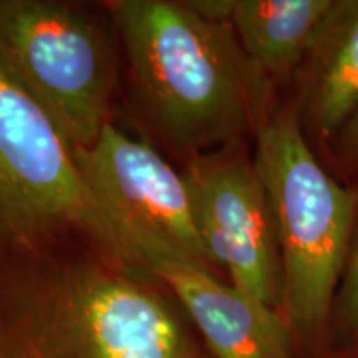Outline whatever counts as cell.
I'll return each mask as SVG.
<instances>
[{"instance_id": "cell-1", "label": "cell", "mask_w": 358, "mask_h": 358, "mask_svg": "<svg viewBox=\"0 0 358 358\" xmlns=\"http://www.w3.org/2000/svg\"><path fill=\"white\" fill-rule=\"evenodd\" d=\"M178 306L98 244L0 261V358H199Z\"/></svg>"}, {"instance_id": "cell-2", "label": "cell", "mask_w": 358, "mask_h": 358, "mask_svg": "<svg viewBox=\"0 0 358 358\" xmlns=\"http://www.w3.org/2000/svg\"><path fill=\"white\" fill-rule=\"evenodd\" d=\"M105 10L143 113L169 146L187 159L256 138L271 110V80L231 24L171 0H115Z\"/></svg>"}, {"instance_id": "cell-3", "label": "cell", "mask_w": 358, "mask_h": 358, "mask_svg": "<svg viewBox=\"0 0 358 358\" xmlns=\"http://www.w3.org/2000/svg\"><path fill=\"white\" fill-rule=\"evenodd\" d=\"M254 164L266 187L282 264V317L299 334L325 325L350 259L358 192L317 161L297 108H272L257 129Z\"/></svg>"}, {"instance_id": "cell-4", "label": "cell", "mask_w": 358, "mask_h": 358, "mask_svg": "<svg viewBox=\"0 0 358 358\" xmlns=\"http://www.w3.org/2000/svg\"><path fill=\"white\" fill-rule=\"evenodd\" d=\"M92 243L134 264L55 123L0 75V261Z\"/></svg>"}, {"instance_id": "cell-5", "label": "cell", "mask_w": 358, "mask_h": 358, "mask_svg": "<svg viewBox=\"0 0 358 358\" xmlns=\"http://www.w3.org/2000/svg\"><path fill=\"white\" fill-rule=\"evenodd\" d=\"M80 3L0 0V75L55 123L69 145L88 148L110 122L116 40Z\"/></svg>"}, {"instance_id": "cell-6", "label": "cell", "mask_w": 358, "mask_h": 358, "mask_svg": "<svg viewBox=\"0 0 358 358\" xmlns=\"http://www.w3.org/2000/svg\"><path fill=\"white\" fill-rule=\"evenodd\" d=\"M182 174L214 267L227 271L232 285L280 313L279 243L254 159L241 146H227L187 158Z\"/></svg>"}, {"instance_id": "cell-7", "label": "cell", "mask_w": 358, "mask_h": 358, "mask_svg": "<svg viewBox=\"0 0 358 358\" xmlns=\"http://www.w3.org/2000/svg\"><path fill=\"white\" fill-rule=\"evenodd\" d=\"M73 153L80 173L129 252L134 241H151L217 272L201 239L185 174L150 143L108 123L93 145L75 148Z\"/></svg>"}, {"instance_id": "cell-8", "label": "cell", "mask_w": 358, "mask_h": 358, "mask_svg": "<svg viewBox=\"0 0 358 358\" xmlns=\"http://www.w3.org/2000/svg\"><path fill=\"white\" fill-rule=\"evenodd\" d=\"M131 249L138 266L189 317L213 358H294L292 329L274 308L163 245L134 241Z\"/></svg>"}, {"instance_id": "cell-9", "label": "cell", "mask_w": 358, "mask_h": 358, "mask_svg": "<svg viewBox=\"0 0 358 358\" xmlns=\"http://www.w3.org/2000/svg\"><path fill=\"white\" fill-rule=\"evenodd\" d=\"M301 105L322 140L335 138L358 110V0H337L303 62Z\"/></svg>"}, {"instance_id": "cell-10", "label": "cell", "mask_w": 358, "mask_h": 358, "mask_svg": "<svg viewBox=\"0 0 358 358\" xmlns=\"http://www.w3.org/2000/svg\"><path fill=\"white\" fill-rule=\"evenodd\" d=\"M337 0H236L231 25L245 55L268 80L301 66Z\"/></svg>"}, {"instance_id": "cell-11", "label": "cell", "mask_w": 358, "mask_h": 358, "mask_svg": "<svg viewBox=\"0 0 358 358\" xmlns=\"http://www.w3.org/2000/svg\"><path fill=\"white\" fill-rule=\"evenodd\" d=\"M345 315L348 322L358 329V224L353 237L350 259L347 264L345 279Z\"/></svg>"}, {"instance_id": "cell-12", "label": "cell", "mask_w": 358, "mask_h": 358, "mask_svg": "<svg viewBox=\"0 0 358 358\" xmlns=\"http://www.w3.org/2000/svg\"><path fill=\"white\" fill-rule=\"evenodd\" d=\"M337 140V156L345 163L358 161V110L335 136Z\"/></svg>"}, {"instance_id": "cell-13", "label": "cell", "mask_w": 358, "mask_h": 358, "mask_svg": "<svg viewBox=\"0 0 358 358\" xmlns=\"http://www.w3.org/2000/svg\"><path fill=\"white\" fill-rule=\"evenodd\" d=\"M199 358H206V357H203V355H201V357H199Z\"/></svg>"}]
</instances>
